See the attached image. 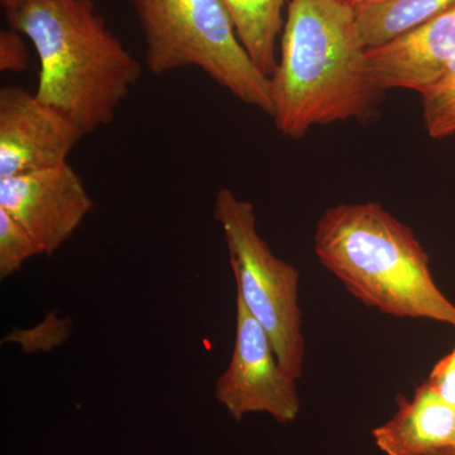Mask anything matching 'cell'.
<instances>
[{
	"instance_id": "1",
	"label": "cell",
	"mask_w": 455,
	"mask_h": 455,
	"mask_svg": "<svg viewBox=\"0 0 455 455\" xmlns=\"http://www.w3.org/2000/svg\"><path fill=\"white\" fill-rule=\"evenodd\" d=\"M355 7L344 0H291L271 80L275 124L301 140L316 125L371 118L381 92L370 76Z\"/></svg>"
},
{
	"instance_id": "2",
	"label": "cell",
	"mask_w": 455,
	"mask_h": 455,
	"mask_svg": "<svg viewBox=\"0 0 455 455\" xmlns=\"http://www.w3.org/2000/svg\"><path fill=\"white\" fill-rule=\"evenodd\" d=\"M5 14L40 60L36 97L86 134L109 125L139 83L142 64L108 27L94 0H28Z\"/></svg>"
},
{
	"instance_id": "3",
	"label": "cell",
	"mask_w": 455,
	"mask_h": 455,
	"mask_svg": "<svg viewBox=\"0 0 455 455\" xmlns=\"http://www.w3.org/2000/svg\"><path fill=\"white\" fill-rule=\"evenodd\" d=\"M319 262L368 307L455 328V305L434 281L429 256L411 228L379 203L339 204L320 217Z\"/></svg>"
},
{
	"instance_id": "4",
	"label": "cell",
	"mask_w": 455,
	"mask_h": 455,
	"mask_svg": "<svg viewBox=\"0 0 455 455\" xmlns=\"http://www.w3.org/2000/svg\"><path fill=\"white\" fill-rule=\"evenodd\" d=\"M146 44V66L160 76L197 68L233 97L274 116L271 80L239 41L221 0H132Z\"/></svg>"
},
{
	"instance_id": "5",
	"label": "cell",
	"mask_w": 455,
	"mask_h": 455,
	"mask_svg": "<svg viewBox=\"0 0 455 455\" xmlns=\"http://www.w3.org/2000/svg\"><path fill=\"white\" fill-rule=\"evenodd\" d=\"M214 218L226 239L236 295L267 331L283 372L299 381L305 359L300 272L278 259L259 235L252 203L220 188L215 196Z\"/></svg>"
},
{
	"instance_id": "6",
	"label": "cell",
	"mask_w": 455,
	"mask_h": 455,
	"mask_svg": "<svg viewBox=\"0 0 455 455\" xmlns=\"http://www.w3.org/2000/svg\"><path fill=\"white\" fill-rule=\"evenodd\" d=\"M235 307V347L215 385V398L236 423L257 412L292 423L301 409L296 379L283 372L267 331L238 295Z\"/></svg>"
},
{
	"instance_id": "7",
	"label": "cell",
	"mask_w": 455,
	"mask_h": 455,
	"mask_svg": "<svg viewBox=\"0 0 455 455\" xmlns=\"http://www.w3.org/2000/svg\"><path fill=\"white\" fill-rule=\"evenodd\" d=\"M92 206L82 178L68 163L0 179V209L23 226L49 256L76 232Z\"/></svg>"
},
{
	"instance_id": "8",
	"label": "cell",
	"mask_w": 455,
	"mask_h": 455,
	"mask_svg": "<svg viewBox=\"0 0 455 455\" xmlns=\"http://www.w3.org/2000/svg\"><path fill=\"white\" fill-rule=\"evenodd\" d=\"M80 125L20 86L0 89V179L68 164Z\"/></svg>"
},
{
	"instance_id": "9",
	"label": "cell",
	"mask_w": 455,
	"mask_h": 455,
	"mask_svg": "<svg viewBox=\"0 0 455 455\" xmlns=\"http://www.w3.org/2000/svg\"><path fill=\"white\" fill-rule=\"evenodd\" d=\"M455 59V5L381 46L367 50L368 71L379 92L420 94Z\"/></svg>"
},
{
	"instance_id": "10",
	"label": "cell",
	"mask_w": 455,
	"mask_h": 455,
	"mask_svg": "<svg viewBox=\"0 0 455 455\" xmlns=\"http://www.w3.org/2000/svg\"><path fill=\"white\" fill-rule=\"evenodd\" d=\"M398 410L387 423L372 430L377 448L386 455H427L455 443V403L425 381L407 400L398 395Z\"/></svg>"
},
{
	"instance_id": "11",
	"label": "cell",
	"mask_w": 455,
	"mask_h": 455,
	"mask_svg": "<svg viewBox=\"0 0 455 455\" xmlns=\"http://www.w3.org/2000/svg\"><path fill=\"white\" fill-rule=\"evenodd\" d=\"M291 0H221L239 41L268 77L276 70L278 38Z\"/></svg>"
},
{
	"instance_id": "12",
	"label": "cell",
	"mask_w": 455,
	"mask_h": 455,
	"mask_svg": "<svg viewBox=\"0 0 455 455\" xmlns=\"http://www.w3.org/2000/svg\"><path fill=\"white\" fill-rule=\"evenodd\" d=\"M453 5L455 0H364L355 11L364 44L373 49Z\"/></svg>"
},
{
	"instance_id": "13",
	"label": "cell",
	"mask_w": 455,
	"mask_h": 455,
	"mask_svg": "<svg viewBox=\"0 0 455 455\" xmlns=\"http://www.w3.org/2000/svg\"><path fill=\"white\" fill-rule=\"evenodd\" d=\"M425 130L434 140L455 134V59L420 92Z\"/></svg>"
},
{
	"instance_id": "14",
	"label": "cell",
	"mask_w": 455,
	"mask_h": 455,
	"mask_svg": "<svg viewBox=\"0 0 455 455\" xmlns=\"http://www.w3.org/2000/svg\"><path fill=\"white\" fill-rule=\"evenodd\" d=\"M44 254L40 244L12 215L0 209V278L17 274L27 260Z\"/></svg>"
},
{
	"instance_id": "15",
	"label": "cell",
	"mask_w": 455,
	"mask_h": 455,
	"mask_svg": "<svg viewBox=\"0 0 455 455\" xmlns=\"http://www.w3.org/2000/svg\"><path fill=\"white\" fill-rule=\"evenodd\" d=\"M25 36L14 29L0 32V70L20 73L28 66Z\"/></svg>"
},
{
	"instance_id": "16",
	"label": "cell",
	"mask_w": 455,
	"mask_h": 455,
	"mask_svg": "<svg viewBox=\"0 0 455 455\" xmlns=\"http://www.w3.org/2000/svg\"><path fill=\"white\" fill-rule=\"evenodd\" d=\"M427 382L440 396L455 403V346L451 353L436 362Z\"/></svg>"
},
{
	"instance_id": "17",
	"label": "cell",
	"mask_w": 455,
	"mask_h": 455,
	"mask_svg": "<svg viewBox=\"0 0 455 455\" xmlns=\"http://www.w3.org/2000/svg\"><path fill=\"white\" fill-rule=\"evenodd\" d=\"M28 2V0H0L2 3V7L4 9L5 13L8 12L14 11V9L22 5L23 3Z\"/></svg>"
},
{
	"instance_id": "18",
	"label": "cell",
	"mask_w": 455,
	"mask_h": 455,
	"mask_svg": "<svg viewBox=\"0 0 455 455\" xmlns=\"http://www.w3.org/2000/svg\"><path fill=\"white\" fill-rule=\"evenodd\" d=\"M427 455H455V443L453 445H449L447 448L439 449V451H433Z\"/></svg>"
},
{
	"instance_id": "19",
	"label": "cell",
	"mask_w": 455,
	"mask_h": 455,
	"mask_svg": "<svg viewBox=\"0 0 455 455\" xmlns=\"http://www.w3.org/2000/svg\"><path fill=\"white\" fill-rule=\"evenodd\" d=\"M344 2L348 3L352 7H355V5L361 4L364 0H344Z\"/></svg>"
}]
</instances>
